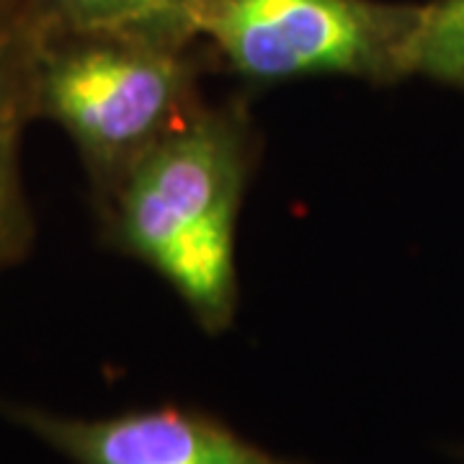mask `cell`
I'll return each mask as SVG.
<instances>
[{
	"label": "cell",
	"instance_id": "6da1fadb",
	"mask_svg": "<svg viewBox=\"0 0 464 464\" xmlns=\"http://www.w3.org/2000/svg\"><path fill=\"white\" fill-rule=\"evenodd\" d=\"M248 160L243 111L197 106L103 194L119 248L152 266L209 333L235 313V219Z\"/></svg>",
	"mask_w": 464,
	"mask_h": 464
},
{
	"label": "cell",
	"instance_id": "7a4b0ae2",
	"mask_svg": "<svg viewBox=\"0 0 464 464\" xmlns=\"http://www.w3.org/2000/svg\"><path fill=\"white\" fill-rule=\"evenodd\" d=\"M34 34V32H32ZM34 114L81 150L106 194L197 109L186 47L124 34H34Z\"/></svg>",
	"mask_w": 464,
	"mask_h": 464
},
{
	"label": "cell",
	"instance_id": "3957f363",
	"mask_svg": "<svg viewBox=\"0 0 464 464\" xmlns=\"http://www.w3.org/2000/svg\"><path fill=\"white\" fill-rule=\"evenodd\" d=\"M420 18L423 5L384 0H209L199 39L256 83L310 75L398 83L415 72Z\"/></svg>",
	"mask_w": 464,
	"mask_h": 464
},
{
	"label": "cell",
	"instance_id": "277c9868",
	"mask_svg": "<svg viewBox=\"0 0 464 464\" xmlns=\"http://www.w3.org/2000/svg\"><path fill=\"white\" fill-rule=\"evenodd\" d=\"M0 418L70 464H313L266 451L209 413L181 405L81 418L0 398Z\"/></svg>",
	"mask_w": 464,
	"mask_h": 464
},
{
	"label": "cell",
	"instance_id": "5b68a950",
	"mask_svg": "<svg viewBox=\"0 0 464 464\" xmlns=\"http://www.w3.org/2000/svg\"><path fill=\"white\" fill-rule=\"evenodd\" d=\"M209 0H26L34 34H124L173 47L199 39Z\"/></svg>",
	"mask_w": 464,
	"mask_h": 464
},
{
	"label": "cell",
	"instance_id": "8992f818",
	"mask_svg": "<svg viewBox=\"0 0 464 464\" xmlns=\"http://www.w3.org/2000/svg\"><path fill=\"white\" fill-rule=\"evenodd\" d=\"M34 34L24 18H0V268L26 248L32 225L18 179V140L32 103Z\"/></svg>",
	"mask_w": 464,
	"mask_h": 464
},
{
	"label": "cell",
	"instance_id": "52a82bcc",
	"mask_svg": "<svg viewBox=\"0 0 464 464\" xmlns=\"http://www.w3.org/2000/svg\"><path fill=\"white\" fill-rule=\"evenodd\" d=\"M413 70L464 91V0L423 3Z\"/></svg>",
	"mask_w": 464,
	"mask_h": 464
}]
</instances>
